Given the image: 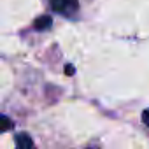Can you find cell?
<instances>
[{"instance_id": "cell-5", "label": "cell", "mask_w": 149, "mask_h": 149, "mask_svg": "<svg viewBox=\"0 0 149 149\" xmlns=\"http://www.w3.org/2000/svg\"><path fill=\"white\" fill-rule=\"evenodd\" d=\"M142 119H144V123L149 126V109H146V111L142 112Z\"/></svg>"}, {"instance_id": "cell-3", "label": "cell", "mask_w": 149, "mask_h": 149, "mask_svg": "<svg viewBox=\"0 0 149 149\" xmlns=\"http://www.w3.org/2000/svg\"><path fill=\"white\" fill-rule=\"evenodd\" d=\"M13 126H14V123L7 118V116H4V114H0V133H4V132H9V130H13Z\"/></svg>"}, {"instance_id": "cell-4", "label": "cell", "mask_w": 149, "mask_h": 149, "mask_svg": "<svg viewBox=\"0 0 149 149\" xmlns=\"http://www.w3.org/2000/svg\"><path fill=\"white\" fill-rule=\"evenodd\" d=\"M33 26H35L37 30H46V28L51 26V18H49V16H42V18H39V19L33 23Z\"/></svg>"}, {"instance_id": "cell-1", "label": "cell", "mask_w": 149, "mask_h": 149, "mask_svg": "<svg viewBox=\"0 0 149 149\" xmlns=\"http://www.w3.org/2000/svg\"><path fill=\"white\" fill-rule=\"evenodd\" d=\"M51 9L58 14L70 16L79 9V0H49Z\"/></svg>"}, {"instance_id": "cell-2", "label": "cell", "mask_w": 149, "mask_h": 149, "mask_svg": "<svg viewBox=\"0 0 149 149\" xmlns=\"http://www.w3.org/2000/svg\"><path fill=\"white\" fill-rule=\"evenodd\" d=\"M16 147L18 149H35V144L28 133H18L16 135Z\"/></svg>"}, {"instance_id": "cell-6", "label": "cell", "mask_w": 149, "mask_h": 149, "mask_svg": "<svg viewBox=\"0 0 149 149\" xmlns=\"http://www.w3.org/2000/svg\"><path fill=\"white\" fill-rule=\"evenodd\" d=\"M65 74H74V67L67 65V67H65Z\"/></svg>"}]
</instances>
